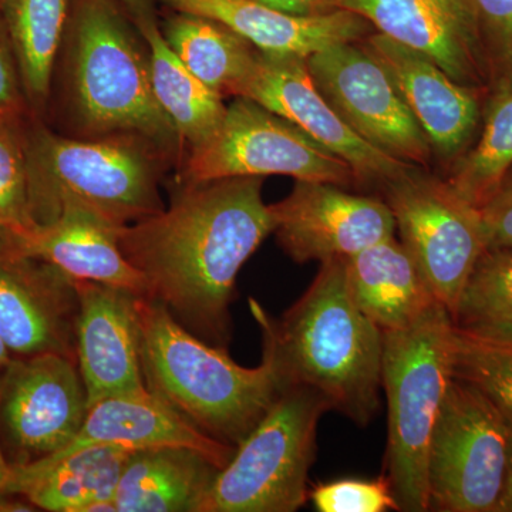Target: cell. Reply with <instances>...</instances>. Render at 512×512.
I'll use <instances>...</instances> for the list:
<instances>
[{"instance_id": "cell-1", "label": "cell", "mask_w": 512, "mask_h": 512, "mask_svg": "<svg viewBox=\"0 0 512 512\" xmlns=\"http://www.w3.org/2000/svg\"><path fill=\"white\" fill-rule=\"evenodd\" d=\"M262 188L264 177L177 184L170 207L120 231L148 298L212 345L227 343L239 271L275 231Z\"/></svg>"}, {"instance_id": "cell-2", "label": "cell", "mask_w": 512, "mask_h": 512, "mask_svg": "<svg viewBox=\"0 0 512 512\" xmlns=\"http://www.w3.org/2000/svg\"><path fill=\"white\" fill-rule=\"evenodd\" d=\"M286 386L318 393L329 410L367 427L380 410L383 330L357 306L345 259L320 264L311 286L274 320L249 301Z\"/></svg>"}, {"instance_id": "cell-3", "label": "cell", "mask_w": 512, "mask_h": 512, "mask_svg": "<svg viewBox=\"0 0 512 512\" xmlns=\"http://www.w3.org/2000/svg\"><path fill=\"white\" fill-rule=\"evenodd\" d=\"M60 53L74 137L138 134L183 163L187 148L157 103L148 47L123 0H70Z\"/></svg>"}, {"instance_id": "cell-4", "label": "cell", "mask_w": 512, "mask_h": 512, "mask_svg": "<svg viewBox=\"0 0 512 512\" xmlns=\"http://www.w3.org/2000/svg\"><path fill=\"white\" fill-rule=\"evenodd\" d=\"M138 313L148 392L202 433L237 448L286 387L274 349L262 340L261 365L244 367L156 299L140 296Z\"/></svg>"}, {"instance_id": "cell-5", "label": "cell", "mask_w": 512, "mask_h": 512, "mask_svg": "<svg viewBox=\"0 0 512 512\" xmlns=\"http://www.w3.org/2000/svg\"><path fill=\"white\" fill-rule=\"evenodd\" d=\"M30 210L47 224L80 210L124 228L164 210L160 183L177 163L153 141L119 133L82 138L57 134L36 116L26 121Z\"/></svg>"}, {"instance_id": "cell-6", "label": "cell", "mask_w": 512, "mask_h": 512, "mask_svg": "<svg viewBox=\"0 0 512 512\" xmlns=\"http://www.w3.org/2000/svg\"><path fill=\"white\" fill-rule=\"evenodd\" d=\"M454 329L453 316L437 302L412 325L383 332L384 476L392 484L400 511H430L427 456L454 379Z\"/></svg>"}, {"instance_id": "cell-7", "label": "cell", "mask_w": 512, "mask_h": 512, "mask_svg": "<svg viewBox=\"0 0 512 512\" xmlns=\"http://www.w3.org/2000/svg\"><path fill=\"white\" fill-rule=\"evenodd\" d=\"M328 404L303 386H286L221 468L197 512H295L309 500L318 426Z\"/></svg>"}, {"instance_id": "cell-8", "label": "cell", "mask_w": 512, "mask_h": 512, "mask_svg": "<svg viewBox=\"0 0 512 512\" xmlns=\"http://www.w3.org/2000/svg\"><path fill=\"white\" fill-rule=\"evenodd\" d=\"M508 453L510 421L477 387L454 376L427 456L430 510L497 512Z\"/></svg>"}, {"instance_id": "cell-9", "label": "cell", "mask_w": 512, "mask_h": 512, "mask_svg": "<svg viewBox=\"0 0 512 512\" xmlns=\"http://www.w3.org/2000/svg\"><path fill=\"white\" fill-rule=\"evenodd\" d=\"M268 175L345 188L357 184L342 158L291 121L245 97L227 106L221 126L204 144L187 151L178 165L177 184Z\"/></svg>"}, {"instance_id": "cell-10", "label": "cell", "mask_w": 512, "mask_h": 512, "mask_svg": "<svg viewBox=\"0 0 512 512\" xmlns=\"http://www.w3.org/2000/svg\"><path fill=\"white\" fill-rule=\"evenodd\" d=\"M413 168L382 187L400 242L437 301L456 316L458 303L487 251L481 210L451 190L444 178Z\"/></svg>"}, {"instance_id": "cell-11", "label": "cell", "mask_w": 512, "mask_h": 512, "mask_svg": "<svg viewBox=\"0 0 512 512\" xmlns=\"http://www.w3.org/2000/svg\"><path fill=\"white\" fill-rule=\"evenodd\" d=\"M306 63L319 92L356 136L402 163L429 167V141L392 77L360 40L326 47Z\"/></svg>"}, {"instance_id": "cell-12", "label": "cell", "mask_w": 512, "mask_h": 512, "mask_svg": "<svg viewBox=\"0 0 512 512\" xmlns=\"http://www.w3.org/2000/svg\"><path fill=\"white\" fill-rule=\"evenodd\" d=\"M89 412L76 360L59 353L12 357L0 375V427L15 461L33 463L59 453Z\"/></svg>"}, {"instance_id": "cell-13", "label": "cell", "mask_w": 512, "mask_h": 512, "mask_svg": "<svg viewBox=\"0 0 512 512\" xmlns=\"http://www.w3.org/2000/svg\"><path fill=\"white\" fill-rule=\"evenodd\" d=\"M232 96L254 100L301 128L342 158L357 184L382 188L416 168L370 146L343 123L313 82L306 57L258 50L251 72Z\"/></svg>"}, {"instance_id": "cell-14", "label": "cell", "mask_w": 512, "mask_h": 512, "mask_svg": "<svg viewBox=\"0 0 512 512\" xmlns=\"http://www.w3.org/2000/svg\"><path fill=\"white\" fill-rule=\"evenodd\" d=\"M271 208L276 239L298 264L348 259L396 235L383 198L353 194L338 184L295 181L291 194Z\"/></svg>"}, {"instance_id": "cell-15", "label": "cell", "mask_w": 512, "mask_h": 512, "mask_svg": "<svg viewBox=\"0 0 512 512\" xmlns=\"http://www.w3.org/2000/svg\"><path fill=\"white\" fill-rule=\"evenodd\" d=\"M376 32L430 57L454 80L490 89L483 40L470 0H330Z\"/></svg>"}, {"instance_id": "cell-16", "label": "cell", "mask_w": 512, "mask_h": 512, "mask_svg": "<svg viewBox=\"0 0 512 512\" xmlns=\"http://www.w3.org/2000/svg\"><path fill=\"white\" fill-rule=\"evenodd\" d=\"M77 315L69 275L0 247V336L12 357L59 353L76 360Z\"/></svg>"}, {"instance_id": "cell-17", "label": "cell", "mask_w": 512, "mask_h": 512, "mask_svg": "<svg viewBox=\"0 0 512 512\" xmlns=\"http://www.w3.org/2000/svg\"><path fill=\"white\" fill-rule=\"evenodd\" d=\"M79 296L76 362L89 407L111 396L146 392L136 293L73 279Z\"/></svg>"}, {"instance_id": "cell-18", "label": "cell", "mask_w": 512, "mask_h": 512, "mask_svg": "<svg viewBox=\"0 0 512 512\" xmlns=\"http://www.w3.org/2000/svg\"><path fill=\"white\" fill-rule=\"evenodd\" d=\"M392 77L429 141L433 156L453 163L470 147L480 124V92L454 82L430 57L373 32L360 40Z\"/></svg>"}, {"instance_id": "cell-19", "label": "cell", "mask_w": 512, "mask_h": 512, "mask_svg": "<svg viewBox=\"0 0 512 512\" xmlns=\"http://www.w3.org/2000/svg\"><path fill=\"white\" fill-rule=\"evenodd\" d=\"M121 229L87 212L66 210L55 220L37 224L22 234L0 235V247L47 262L72 279L147 296L146 279L121 251Z\"/></svg>"}, {"instance_id": "cell-20", "label": "cell", "mask_w": 512, "mask_h": 512, "mask_svg": "<svg viewBox=\"0 0 512 512\" xmlns=\"http://www.w3.org/2000/svg\"><path fill=\"white\" fill-rule=\"evenodd\" d=\"M100 444L134 451L165 446L190 447L211 458L220 468L227 466L235 453V447L202 433L173 407L146 390L107 397L92 404L72 443L59 453L33 463H53L80 448Z\"/></svg>"}, {"instance_id": "cell-21", "label": "cell", "mask_w": 512, "mask_h": 512, "mask_svg": "<svg viewBox=\"0 0 512 512\" xmlns=\"http://www.w3.org/2000/svg\"><path fill=\"white\" fill-rule=\"evenodd\" d=\"M164 8L195 13L224 23L266 53L306 57L339 43L359 42L373 26L349 10L296 16L255 0H156Z\"/></svg>"}, {"instance_id": "cell-22", "label": "cell", "mask_w": 512, "mask_h": 512, "mask_svg": "<svg viewBox=\"0 0 512 512\" xmlns=\"http://www.w3.org/2000/svg\"><path fill=\"white\" fill-rule=\"evenodd\" d=\"M133 453L130 448L100 444L80 448L53 463L12 466L3 491L25 498L36 510L117 511V488Z\"/></svg>"}, {"instance_id": "cell-23", "label": "cell", "mask_w": 512, "mask_h": 512, "mask_svg": "<svg viewBox=\"0 0 512 512\" xmlns=\"http://www.w3.org/2000/svg\"><path fill=\"white\" fill-rule=\"evenodd\" d=\"M123 3L148 47L151 87L157 103L180 134L187 151L201 146L224 120V97L198 80L168 45L161 32L156 0Z\"/></svg>"}, {"instance_id": "cell-24", "label": "cell", "mask_w": 512, "mask_h": 512, "mask_svg": "<svg viewBox=\"0 0 512 512\" xmlns=\"http://www.w3.org/2000/svg\"><path fill=\"white\" fill-rule=\"evenodd\" d=\"M345 265L357 306L383 332L412 325L439 302L396 235L350 256Z\"/></svg>"}, {"instance_id": "cell-25", "label": "cell", "mask_w": 512, "mask_h": 512, "mask_svg": "<svg viewBox=\"0 0 512 512\" xmlns=\"http://www.w3.org/2000/svg\"><path fill=\"white\" fill-rule=\"evenodd\" d=\"M221 468L190 447L165 446L131 454L116 493L119 512H197Z\"/></svg>"}, {"instance_id": "cell-26", "label": "cell", "mask_w": 512, "mask_h": 512, "mask_svg": "<svg viewBox=\"0 0 512 512\" xmlns=\"http://www.w3.org/2000/svg\"><path fill=\"white\" fill-rule=\"evenodd\" d=\"M161 32L190 72L212 92L232 96L258 49L218 20L165 8Z\"/></svg>"}, {"instance_id": "cell-27", "label": "cell", "mask_w": 512, "mask_h": 512, "mask_svg": "<svg viewBox=\"0 0 512 512\" xmlns=\"http://www.w3.org/2000/svg\"><path fill=\"white\" fill-rule=\"evenodd\" d=\"M70 0H5L2 18L33 116L45 113L62 49Z\"/></svg>"}, {"instance_id": "cell-28", "label": "cell", "mask_w": 512, "mask_h": 512, "mask_svg": "<svg viewBox=\"0 0 512 512\" xmlns=\"http://www.w3.org/2000/svg\"><path fill=\"white\" fill-rule=\"evenodd\" d=\"M488 94L476 146L454 160L444 178L451 190L478 210L494 200L512 170V84Z\"/></svg>"}, {"instance_id": "cell-29", "label": "cell", "mask_w": 512, "mask_h": 512, "mask_svg": "<svg viewBox=\"0 0 512 512\" xmlns=\"http://www.w3.org/2000/svg\"><path fill=\"white\" fill-rule=\"evenodd\" d=\"M454 323L483 338L512 342V252H484L458 303Z\"/></svg>"}, {"instance_id": "cell-30", "label": "cell", "mask_w": 512, "mask_h": 512, "mask_svg": "<svg viewBox=\"0 0 512 512\" xmlns=\"http://www.w3.org/2000/svg\"><path fill=\"white\" fill-rule=\"evenodd\" d=\"M454 376L473 384L512 421V342L454 329Z\"/></svg>"}, {"instance_id": "cell-31", "label": "cell", "mask_w": 512, "mask_h": 512, "mask_svg": "<svg viewBox=\"0 0 512 512\" xmlns=\"http://www.w3.org/2000/svg\"><path fill=\"white\" fill-rule=\"evenodd\" d=\"M29 117L0 120V235L22 234L37 225L30 210L26 153Z\"/></svg>"}, {"instance_id": "cell-32", "label": "cell", "mask_w": 512, "mask_h": 512, "mask_svg": "<svg viewBox=\"0 0 512 512\" xmlns=\"http://www.w3.org/2000/svg\"><path fill=\"white\" fill-rule=\"evenodd\" d=\"M309 500L319 512L400 511L389 478H342L313 485Z\"/></svg>"}, {"instance_id": "cell-33", "label": "cell", "mask_w": 512, "mask_h": 512, "mask_svg": "<svg viewBox=\"0 0 512 512\" xmlns=\"http://www.w3.org/2000/svg\"><path fill=\"white\" fill-rule=\"evenodd\" d=\"M483 40L490 89L512 84V0H470Z\"/></svg>"}, {"instance_id": "cell-34", "label": "cell", "mask_w": 512, "mask_h": 512, "mask_svg": "<svg viewBox=\"0 0 512 512\" xmlns=\"http://www.w3.org/2000/svg\"><path fill=\"white\" fill-rule=\"evenodd\" d=\"M32 116L23 92L15 52L2 15H0V120Z\"/></svg>"}, {"instance_id": "cell-35", "label": "cell", "mask_w": 512, "mask_h": 512, "mask_svg": "<svg viewBox=\"0 0 512 512\" xmlns=\"http://www.w3.org/2000/svg\"><path fill=\"white\" fill-rule=\"evenodd\" d=\"M487 249L512 252V197L494 200L481 210Z\"/></svg>"}, {"instance_id": "cell-36", "label": "cell", "mask_w": 512, "mask_h": 512, "mask_svg": "<svg viewBox=\"0 0 512 512\" xmlns=\"http://www.w3.org/2000/svg\"><path fill=\"white\" fill-rule=\"evenodd\" d=\"M255 2L296 16H316L335 10L332 9L330 0H255Z\"/></svg>"}, {"instance_id": "cell-37", "label": "cell", "mask_w": 512, "mask_h": 512, "mask_svg": "<svg viewBox=\"0 0 512 512\" xmlns=\"http://www.w3.org/2000/svg\"><path fill=\"white\" fill-rule=\"evenodd\" d=\"M510 421V420H508ZM497 512H512V421H510V453H508L507 476Z\"/></svg>"}, {"instance_id": "cell-38", "label": "cell", "mask_w": 512, "mask_h": 512, "mask_svg": "<svg viewBox=\"0 0 512 512\" xmlns=\"http://www.w3.org/2000/svg\"><path fill=\"white\" fill-rule=\"evenodd\" d=\"M10 476H12V464L9 463L8 458L3 454L2 447H0V491L5 490Z\"/></svg>"}, {"instance_id": "cell-39", "label": "cell", "mask_w": 512, "mask_h": 512, "mask_svg": "<svg viewBox=\"0 0 512 512\" xmlns=\"http://www.w3.org/2000/svg\"><path fill=\"white\" fill-rule=\"evenodd\" d=\"M512 197V170L508 173L505 178L503 185H501L500 191L495 195L494 200H505V198ZM493 200V201H494Z\"/></svg>"}, {"instance_id": "cell-40", "label": "cell", "mask_w": 512, "mask_h": 512, "mask_svg": "<svg viewBox=\"0 0 512 512\" xmlns=\"http://www.w3.org/2000/svg\"><path fill=\"white\" fill-rule=\"evenodd\" d=\"M10 360H12V353L9 352L8 346H6V343L3 342L2 336H0V375H2L6 366L9 365Z\"/></svg>"}, {"instance_id": "cell-41", "label": "cell", "mask_w": 512, "mask_h": 512, "mask_svg": "<svg viewBox=\"0 0 512 512\" xmlns=\"http://www.w3.org/2000/svg\"><path fill=\"white\" fill-rule=\"evenodd\" d=\"M3 3H5V0H0V15H2Z\"/></svg>"}]
</instances>
